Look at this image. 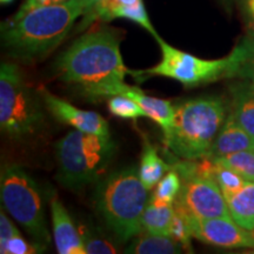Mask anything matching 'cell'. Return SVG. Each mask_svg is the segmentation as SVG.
I'll use <instances>...</instances> for the list:
<instances>
[{
  "label": "cell",
  "mask_w": 254,
  "mask_h": 254,
  "mask_svg": "<svg viewBox=\"0 0 254 254\" xmlns=\"http://www.w3.org/2000/svg\"><path fill=\"white\" fill-rule=\"evenodd\" d=\"M85 241V249L86 253L90 254H111L116 253L117 250L110 241H106L100 238H86Z\"/></svg>",
  "instance_id": "obj_28"
},
{
  "label": "cell",
  "mask_w": 254,
  "mask_h": 254,
  "mask_svg": "<svg viewBox=\"0 0 254 254\" xmlns=\"http://www.w3.org/2000/svg\"><path fill=\"white\" fill-rule=\"evenodd\" d=\"M174 206L196 219L231 217L224 193L214 178L196 173L182 178Z\"/></svg>",
  "instance_id": "obj_9"
},
{
  "label": "cell",
  "mask_w": 254,
  "mask_h": 254,
  "mask_svg": "<svg viewBox=\"0 0 254 254\" xmlns=\"http://www.w3.org/2000/svg\"><path fill=\"white\" fill-rule=\"evenodd\" d=\"M18 234H20V232L12 224V221L4 213V211H1V213H0V249H2L9 239L18 236Z\"/></svg>",
  "instance_id": "obj_29"
},
{
  "label": "cell",
  "mask_w": 254,
  "mask_h": 254,
  "mask_svg": "<svg viewBox=\"0 0 254 254\" xmlns=\"http://www.w3.org/2000/svg\"><path fill=\"white\" fill-rule=\"evenodd\" d=\"M183 246L168 236L147 233L133 240L125 252L132 254H173L182 252Z\"/></svg>",
  "instance_id": "obj_19"
},
{
  "label": "cell",
  "mask_w": 254,
  "mask_h": 254,
  "mask_svg": "<svg viewBox=\"0 0 254 254\" xmlns=\"http://www.w3.org/2000/svg\"><path fill=\"white\" fill-rule=\"evenodd\" d=\"M212 160L234 170L241 177L245 178L247 182H254V150L237 152L225 157L214 158Z\"/></svg>",
  "instance_id": "obj_22"
},
{
  "label": "cell",
  "mask_w": 254,
  "mask_h": 254,
  "mask_svg": "<svg viewBox=\"0 0 254 254\" xmlns=\"http://www.w3.org/2000/svg\"><path fill=\"white\" fill-rule=\"evenodd\" d=\"M238 55L236 78L254 81V38L247 36L234 47Z\"/></svg>",
  "instance_id": "obj_23"
},
{
  "label": "cell",
  "mask_w": 254,
  "mask_h": 254,
  "mask_svg": "<svg viewBox=\"0 0 254 254\" xmlns=\"http://www.w3.org/2000/svg\"><path fill=\"white\" fill-rule=\"evenodd\" d=\"M88 98H110L113 95H124L131 98L138 103L147 113L148 118L154 120L159 126L166 133L171 128L174 117V106L168 100L159 99V98L150 97L145 94L140 88L126 85L125 82H119L114 85H106L85 91Z\"/></svg>",
  "instance_id": "obj_11"
},
{
  "label": "cell",
  "mask_w": 254,
  "mask_h": 254,
  "mask_svg": "<svg viewBox=\"0 0 254 254\" xmlns=\"http://www.w3.org/2000/svg\"><path fill=\"white\" fill-rule=\"evenodd\" d=\"M103 1H104V0H84V4H85V13H84V15L91 13V12L93 11V9L97 7V6H99ZM84 15H82V17H84Z\"/></svg>",
  "instance_id": "obj_31"
},
{
  "label": "cell",
  "mask_w": 254,
  "mask_h": 254,
  "mask_svg": "<svg viewBox=\"0 0 254 254\" xmlns=\"http://www.w3.org/2000/svg\"><path fill=\"white\" fill-rule=\"evenodd\" d=\"M182 177L176 168L170 170L157 184L150 200L158 204H174L182 189Z\"/></svg>",
  "instance_id": "obj_21"
},
{
  "label": "cell",
  "mask_w": 254,
  "mask_h": 254,
  "mask_svg": "<svg viewBox=\"0 0 254 254\" xmlns=\"http://www.w3.org/2000/svg\"><path fill=\"white\" fill-rule=\"evenodd\" d=\"M170 236L178 241L183 246L184 250H190V239H192V231L186 213L174 206V215L171 224Z\"/></svg>",
  "instance_id": "obj_26"
},
{
  "label": "cell",
  "mask_w": 254,
  "mask_h": 254,
  "mask_svg": "<svg viewBox=\"0 0 254 254\" xmlns=\"http://www.w3.org/2000/svg\"><path fill=\"white\" fill-rule=\"evenodd\" d=\"M226 202L232 219L241 227L249 231L254 230V182L245 185L226 196Z\"/></svg>",
  "instance_id": "obj_16"
},
{
  "label": "cell",
  "mask_w": 254,
  "mask_h": 254,
  "mask_svg": "<svg viewBox=\"0 0 254 254\" xmlns=\"http://www.w3.org/2000/svg\"><path fill=\"white\" fill-rule=\"evenodd\" d=\"M0 196L6 211L39 245L47 246V228L41 190L36 180L17 164L6 165L0 177Z\"/></svg>",
  "instance_id": "obj_6"
},
{
  "label": "cell",
  "mask_w": 254,
  "mask_h": 254,
  "mask_svg": "<svg viewBox=\"0 0 254 254\" xmlns=\"http://www.w3.org/2000/svg\"><path fill=\"white\" fill-rule=\"evenodd\" d=\"M192 236L202 243L224 249H253L252 232L241 227L232 217L196 219L186 214Z\"/></svg>",
  "instance_id": "obj_10"
},
{
  "label": "cell",
  "mask_w": 254,
  "mask_h": 254,
  "mask_svg": "<svg viewBox=\"0 0 254 254\" xmlns=\"http://www.w3.org/2000/svg\"><path fill=\"white\" fill-rule=\"evenodd\" d=\"M51 212H52L53 239L58 253L86 254L84 239L74 226V222L69 217L67 209L57 196L51 199Z\"/></svg>",
  "instance_id": "obj_13"
},
{
  "label": "cell",
  "mask_w": 254,
  "mask_h": 254,
  "mask_svg": "<svg viewBox=\"0 0 254 254\" xmlns=\"http://www.w3.org/2000/svg\"><path fill=\"white\" fill-rule=\"evenodd\" d=\"M157 41L160 45L161 60L145 73L174 79L187 87L200 86L224 78H236L238 55L234 49L225 58L207 60L168 45L161 38Z\"/></svg>",
  "instance_id": "obj_8"
},
{
  "label": "cell",
  "mask_w": 254,
  "mask_h": 254,
  "mask_svg": "<svg viewBox=\"0 0 254 254\" xmlns=\"http://www.w3.org/2000/svg\"><path fill=\"white\" fill-rule=\"evenodd\" d=\"M109 110L113 116L118 117L122 119H133L136 120L139 118H148L147 113L144 109L132 100L131 98L124 97V95H113L109 98Z\"/></svg>",
  "instance_id": "obj_25"
},
{
  "label": "cell",
  "mask_w": 254,
  "mask_h": 254,
  "mask_svg": "<svg viewBox=\"0 0 254 254\" xmlns=\"http://www.w3.org/2000/svg\"><path fill=\"white\" fill-rule=\"evenodd\" d=\"M56 71L63 81L78 85L82 92L124 82L131 73L123 62L119 33L109 27L78 38L57 60Z\"/></svg>",
  "instance_id": "obj_2"
},
{
  "label": "cell",
  "mask_w": 254,
  "mask_h": 254,
  "mask_svg": "<svg viewBox=\"0 0 254 254\" xmlns=\"http://www.w3.org/2000/svg\"><path fill=\"white\" fill-rule=\"evenodd\" d=\"M68 1V0H24L23 5L20 6V8L18 9V12L15 13L11 19H18L20 18L21 15L27 13L31 9L41 7V6H47V5H56L60 4V2Z\"/></svg>",
  "instance_id": "obj_30"
},
{
  "label": "cell",
  "mask_w": 254,
  "mask_h": 254,
  "mask_svg": "<svg viewBox=\"0 0 254 254\" xmlns=\"http://www.w3.org/2000/svg\"><path fill=\"white\" fill-rule=\"evenodd\" d=\"M213 171H212V177L214 178L215 182L218 183L225 198L231 195L232 193L237 192L240 190L247 180L244 177H241L239 173L236 172L232 168L225 166V165L219 164L217 161H213Z\"/></svg>",
  "instance_id": "obj_24"
},
{
  "label": "cell",
  "mask_w": 254,
  "mask_h": 254,
  "mask_svg": "<svg viewBox=\"0 0 254 254\" xmlns=\"http://www.w3.org/2000/svg\"><path fill=\"white\" fill-rule=\"evenodd\" d=\"M1 1V4H9V2H12L13 0H0Z\"/></svg>",
  "instance_id": "obj_32"
},
{
  "label": "cell",
  "mask_w": 254,
  "mask_h": 254,
  "mask_svg": "<svg viewBox=\"0 0 254 254\" xmlns=\"http://www.w3.org/2000/svg\"><path fill=\"white\" fill-rule=\"evenodd\" d=\"M46 247L43 245H39L37 243H28L21 237V234H18L9 239L7 244L0 249V253L1 254H34V253H41L45 251Z\"/></svg>",
  "instance_id": "obj_27"
},
{
  "label": "cell",
  "mask_w": 254,
  "mask_h": 254,
  "mask_svg": "<svg viewBox=\"0 0 254 254\" xmlns=\"http://www.w3.org/2000/svg\"><path fill=\"white\" fill-rule=\"evenodd\" d=\"M44 112L39 100L13 63L0 66V126L17 141L36 134L43 126Z\"/></svg>",
  "instance_id": "obj_7"
},
{
  "label": "cell",
  "mask_w": 254,
  "mask_h": 254,
  "mask_svg": "<svg viewBox=\"0 0 254 254\" xmlns=\"http://www.w3.org/2000/svg\"><path fill=\"white\" fill-rule=\"evenodd\" d=\"M174 215V204H158L148 201L142 215V228L147 233L170 236L171 224Z\"/></svg>",
  "instance_id": "obj_17"
},
{
  "label": "cell",
  "mask_w": 254,
  "mask_h": 254,
  "mask_svg": "<svg viewBox=\"0 0 254 254\" xmlns=\"http://www.w3.org/2000/svg\"><path fill=\"white\" fill-rule=\"evenodd\" d=\"M247 150H254V138L239 125L233 114L230 113L219 131L207 158H220Z\"/></svg>",
  "instance_id": "obj_14"
},
{
  "label": "cell",
  "mask_w": 254,
  "mask_h": 254,
  "mask_svg": "<svg viewBox=\"0 0 254 254\" xmlns=\"http://www.w3.org/2000/svg\"><path fill=\"white\" fill-rule=\"evenodd\" d=\"M43 100L46 109L59 122L74 127L78 131L98 135H110V125L100 114L82 111L55 94L44 92Z\"/></svg>",
  "instance_id": "obj_12"
},
{
  "label": "cell",
  "mask_w": 254,
  "mask_h": 254,
  "mask_svg": "<svg viewBox=\"0 0 254 254\" xmlns=\"http://www.w3.org/2000/svg\"><path fill=\"white\" fill-rule=\"evenodd\" d=\"M231 113L254 138V81L244 80L231 87Z\"/></svg>",
  "instance_id": "obj_15"
},
{
  "label": "cell",
  "mask_w": 254,
  "mask_h": 254,
  "mask_svg": "<svg viewBox=\"0 0 254 254\" xmlns=\"http://www.w3.org/2000/svg\"><path fill=\"white\" fill-rule=\"evenodd\" d=\"M117 145L111 135L78 131L68 132L57 142V180L64 187L80 192L97 182L109 168Z\"/></svg>",
  "instance_id": "obj_5"
},
{
  "label": "cell",
  "mask_w": 254,
  "mask_h": 254,
  "mask_svg": "<svg viewBox=\"0 0 254 254\" xmlns=\"http://www.w3.org/2000/svg\"><path fill=\"white\" fill-rule=\"evenodd\" d=\"M227 118V105L219 97H201L174 105L171 128L165 144L184 160L207 158Z\"/></svg>",
  "instance_id": "obj_3"
},
{
  "label": "cell",
  "mask_w": 254,
  "mask_h": 254,
  "mask_svg": "<svg viewBox=\"0 0 254 254\" xmlns=\"http://www.w3.org/2000/svg\"><path fill=\"white\" fill-rule=\"evenodd\" d=\"M139 176L142 184L148 190L157 186L161 178L171 170L170 166L159 157L158 152L147 140H145L144 150L141 154V161Z\"/></svg>",
  "instance_id": "obj_18"
},
{
  "label": "cell",
  "mask_w": 254,
  "mask_h": 254,
  "mask_svg": "<svg viewBox=\"0 0 254 254\" xmlns=\"http://www.w3.org/2000/svg\"><path fill=\"white\" fill-rule=\"evenodd\" d=\"M147 192L135 167L114 172L98 185L95 207L106 226L122 243L133 239L142 231V215L148 204Z\"/></svg>",
  "instance_id": "obj_4"
},
{
  "label": "cell",
  "mask_w": 254,
  "mask_h": 254,
  "mask_svg": "<svg viewBox=\"0 0 254 254\" xmlns=\"http://www.w3.org/2000/svg\"><path fill=\"white\" fill-rule=\"evenodd\" d=\"M116 18H125L128 20H132L144 27L146 31H148L153 36L155 39H159V34L155 31V28L152 25L150 18H148L147 11H146L144 2L142 0H138V1L132 2V4H124L117 7H113L111 9H107L100 15L99 20L103 21H111Z\"/></svg>",
  "instance_id": "obj_20"
},
{
  "label": "cell",
  "mask_w": 254,
  "mask_h": 254,
  "mask_svg": "<svg viewBox=\"0 0 254 254\" xmlns=\"http://www.w3.org/2000/svg\"><path fill=\"white\" fill-rule=\"evenodd\" d=\"M85 13L84 0L41 6L1 26L2 46L13 59L33 63L45 58L67 37Z\"/></svg>",
  "instance_id": "obj_1"
}]
</instances>
